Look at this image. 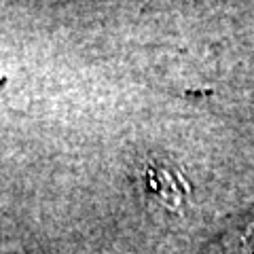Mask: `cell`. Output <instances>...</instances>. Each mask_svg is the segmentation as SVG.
<instances>
[{
    "mask_svg": "<svg viewBox=\"0 0 254 254\" xmlns=\"http://www.w3.org/2000/svg\"><path fill=\"white\" fill-rule=\"evenodd\" d=\"M148 189L157 193L168 205H178L182 201V197L187 195V185L176 172H172L168 168H148Z\"/></svg>",
    "mask_w": 254,
    "mask_h": 254,
    "instance_id": "6da1fadb",
    "label": "cell"
}]
</instances>
